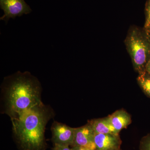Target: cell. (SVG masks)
<instances>
[{
	"label": "cell",
	"mask_w": 150,
	"mask_h": 150,
	"mask_svg": "<svg viewBox=\"0 0 150 150\" xmlns=\"http://www.w3.org/2000/svg\"><path fill=\"white\" fill-rule=\"evenodd\" d=\"M41 90L39 81L29 72L18 71L5 78L2 92L6 113L11 119L41 104Z\"/></svg>",
	"instance_id": "obj_1"
},
{
	"label": "cell",
	"mask_w": 150,
	"mask_h": 150,
	"mask_svg": "<svg viewBox=\"0 0 150 150\" xmlns=\"http://www.w3.org/2000/svg\"><path fill=\"white\" fill-rule=\"evenodd\" d=\"M51 113L42 103L11 118L14 134L23 149L43 150L45 128Z\"/></svg>",
	"instance_id": "obj_2"
},
{
	"label": "cell",
	"mask_w": 150,
	"mask_h": 150,
	"mask_svg": "<svg viewBox=\"0 0 150 150\" xmlns=\"http://www.w3.org/2000/svg\"><path fill=\"white\" fill-rule=\"evenodd\" d=\"M124 43L134 69L139 74L144 71L150 59V41L147 33L144 28L131 26Z\"/></svg>",
	"instance_id": "obj_3"
},
{
	"label": "cell",
	"mask_w": 150,
	"mask_h": 150,
	"mask_svg": "<svg viewBox=\"0 0 150 150\" xmlns=\"http://www.w3.org/2000/svg\"><path fill=\"white\" fill-rule=\"evenodd\" d=\"M0 7L4 12L0 20L5 22L6 24L11 18L28 14L32 11L24 0H0Z\"/></svg>",
	"instance_id": "obj_4"
},
{
	"label": "cell",
	"mask_w": 150,
	"mask_h": 150,
	"mask_svg": "<svg viewBox=\"0 0 150 150\" xmlns=\"http://www.w3.org/2000/svg\"><path fill=\"white\" fill-rule=\"evenodd\" d=\"M75 128L54 121L51 127L52 140L54 144L73 146Z\"/></svg>",
	"instance_id": "obj_5"
},
{
	"label": "cell",
	"mask_w": 150,
	"mask_h": 150,
	"mask_svg": "<svg viewBox=\"0 0 150 150\" xmlns=\"http://www.w3.org/2000/svg\"><path fill=\"white\" fill-rule=\"evenodd\" d=\"M95 133L88 123L85 126L75 128L73 146H79L91 150H96L95 143Z\"/></svg>",
	"instance_id": "obj_6"
},
{
	"label": "cell",
	"mask_w": 150,
	"mask_h": 150,
	"mask_svg": "<svg viewBox=\"0 0 150 150\" xmlns=\"http://www.w3.org/2000/svg\"><path fill=\"white\" fill-rule=\"evenodd\" d=\"M96 150L120 149L121 141L118 134H95Z\"/></svg>",
	"instance_id": "obj_7"
},
{
	"label": "cell",
	"mask_w": 150,
	"mask_h": 150,
	"mask_svg": "<svg viewBox=\"0 0 150 150\" xmlns=\"http://www.w3.org/2000/svg\"><path fill=\"white\" fill-rule=\"evenodd\" d=\"M108 117L112 126L118 134L131 123V115L123 109L115 111L108 116Z\"/></svg>",
	"instance_id": "obj_8"
},
{
	"label": "cell",
	"mask_w": 150,
	"mask_h": 150,
	"mask_svg": "<svg viewBox=\"0 0 150 150\" xmlns=\"http://www.w3.org/2000/svg\"><path fill=\"white\" fill-rule=\"evenodd\" d=\"M95 134H118L112 126L109 117L96 119L89 121Z\"/></svg>",
	"instance_id": "obj_9"
},
{
	"label": "cell",
	"mask_w": 150,
	"mask_h": 150,
	"mask_svg": "<svg viewBox=\"0 0 150 150\" xmlns=\"http://www.w3.org/2000/svg\"><path fill=\"white\" fill-rule=\"evenodd\" d=\"M137 81L144 92L150 97V74L146 71L140 73Z\"/></svg>",
	"instance_id": "obj_10"
},
{
	"label": "cell",
	"mask_w": 150,
	"mask_h": 150,
	"mask_svg": "<svg viewBox=\"0 0 150 150\" xmlns=\"http://www.w3.org/2000/svg\"><path fill=\"white\" fill-rule=\"evenodd\" d=\"M146 20L144 29L148 34L150 32V0H148L145 6Z\"/></svg>",
	"instance_id": "obj_11"
},
{
	"label": "cell",
	"mask_w": 150,
	"mask_h": 150,
	"mask_svg": "<svg viewBox=\"0 0 150 150\" xmlns=\"http://www.w3.org/2000/svg\"><path fill=\"white\" fill-rule=\"evenodd\" d=\"M140 150H150V134L143 137L140 142Z\"/></svg>",
	"instance_id": "obj_12"
},
{
	"label": "cell",
	"mask_w": 150,
	"mask_h": 150,
	"mask_svg": "<svg viewBox=\"0 0 150 150\" xmlns=\"http://www.w3.org/2000/svg\"><path fill=\"white\" fill-rule=\"evenodd\" d=\"M53 150H72L70 149L69 146L67 145H60L58 144H54Z\"/></svg>",
	"instance_id": "obj_13"
},
{
	"label": "cell",
	"mask_w": 150,
	"mask_h": 150,
	"mask_svg": "<svg viewBox=\"0 0 150 150\" xmlns=\"http://www.w3.org/2000/svg\"><path fill=\"white\" fill-rule=\"evenodd\" d=\"M72 150H91L89 149H87L83 147L79 146H73V147L72 148Z\"/></svg>",
	"instance_id": "obj_14"
},
{
	"label": "cell",
	"mask_w": 150,
	"mask_h": 150,
	"mask_svg": "<svg viewBox=\"0 0 150 150\" xmlns=\"http://www.w3.org/2000/svg\"><path fill=\"white\" fill-rule=\"evenodd\" d=\"M145 70H146V71L150 74V59L149 61L148 62L146 65Z\"/></svg>",
	"instance_id": "obj_15"
},
{
	"label": "cell",
	"mask_w": 150,
	"mask_h": 150,
	"mask_svg": "<svg viewBox=\"0 0 150 150\" xmlns=\"http://www.w3.org/2000/svg\"><path fill=\"white\" fill-rule=\"evenodd\" d=\"M148 36H149V40L150 41V32L148 34Z\"/></svg>",
	"instance_id": "obj_16"
},
{
	"label": "cell",
	"mask_w": 150,
	"mask_h": 150,
	"mask_svg": "<svg viewBox=\"0 0 150 150\" xmlns=\"http://www.w3.org/2000/svg\"><path fill=\"white\" fill-rule=\"evenodd\" d=\"M120 150V149H118V150Z\"/></svg>",
	"instance_id": "obj_17"
}]
</instances>
